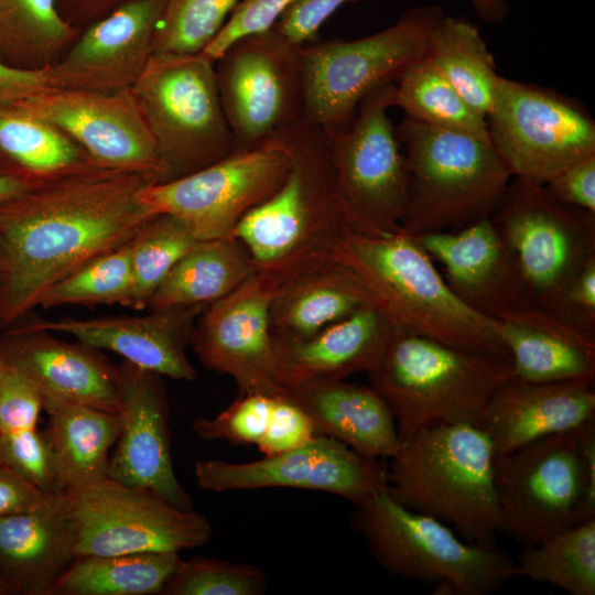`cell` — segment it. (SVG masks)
<instances>
[{
    "label": "cell",
    "mask_w": 595,
    "mask_h": 595,
    "mask_svg": "<svg viewBox=\"0 0 595 595\" xmlns=\"http://www.w3.org/2000/svg\"><path fill=\"white\" fill-rule=\"evenodd\" d=\"M140 174L96 164L0 203V332L23 321L57 282L130 242L155 216Z\"/></svg>",
    "instance_id": "1"
},
{
    "label": "cell",
    "mask_w": 595,
    "mask_h": 595,
    "mask_svg": "<svg viewBox=\"0 0 595 595\" xmlns=\"http://www.w3.org/2000/svg\"><path fill=\"white\" fill-rule=\"evenodd\" d=\"M271 139L289 160L281 185L251 208L232 237L249 252L257 272L278 285L326 261L350 230L335 190L324 131L304 115Z\"/></svg>",
    "instance_id": "2"
},
{
    "label": "cell",
    "mask_w": 595,
    "mask_h": 595,
    "mask_svg": "<svg viewBox=\"0 0 595 595\" xmlns=\"http://www.w3.org/2000/svg\"><path fill=\"white\" fill-rule=\"evenodd\" d=\"M333 258L359 278L398 331L509 358L497 321L455 294L416 238L401 231L380 237L349 231Z\"/></svg>",
    "instance_id": "3"
},
{
    "label": "cell",
    "mask_w": 595,
    "mask_h": 595,
    "mask_svg": "<svg viewBox=\"0 0 595 595\" xmlns=\"http://www.w3.org/2000/svg\"><path fill=\"white\" fill-rule=\"evenodd\" d=\"M495 452L469 423L434 424L400 441L386 466V490L403 507L450 526L462 539L497 547L501 522Z\"/></svg>",
    "instance_id": "4"
},
{
    "label": "cell",
    "mask_w": 595,
    "mask_h": 595,
    "mask_svg": "<svg viewBox=\"0 0 595 595\" xmlns=\"http://www.w3.org/2000/svg\"><path fill=\"white\" fill-rule=\"evenodd\" d=\"M396 132L408 175L401 232L455 231L493 216L513 174L490 140L405 116Z\"/></svg>",
    "instance_id": "5"
},
{
    "label": "cell",
    "mask_w": 595,
    "mask_h": 595,
    "mask_svg": "<svg viewBox=\"0 0 595 595\" xmlns=\"http://www.w3.org/2000/svg\"><path fill=\"white\" fill-rule=\"evenodd\" d=\"M367 375L390 409L400 441L429 425H477L490 398L515 377L508 357L398 329L380 365Z\"/></svg>",
    "instance_id": "6"
},
{
    "label": "cell",
    "mask_w": 595,
    "mask_h": 595,
    "mask_svg": "<svg viewBox=\"0 0 595 595\" xmlns=\"http://www.w3.org/2000/svg\"><path fill=\"white\" fill-rule=\"evenodd\" d=\"M350 522L388 573L433 584L439 595H488L519 576L516 560L498 547L462 539L444 522L410 510L387 493L355 506Z\"/></svg>",
    "instance_id": "7"
},
{
    "label": "cell",
    "mask_w": 595,
    "mask_h": 595,
    "mask_svg": "<svg viewBox=\"0 0 595 595\" xmlns=\"http://www.w3.org/2000/svg\"><path fill=\"white\" fill-rule=\"evenodd\" d=\"M505 533L522 547L595 518V422L495 459Z\"/></svg>",
    "instance_id": "8"
},
{
    "label": "cell",
    "mask_w": 595,
    "mask_h": 595,
    "mask_svg": "<svg viewBox=\"0 0 595 595\" xmlns=\"http://www.w3.org/2000/svg\"><path fill=\"white\" fill-rule=\"evenodd\" d=\"M443 14L439 6H420L371 35L300 46L303 115L324 131L348 126L369 93L396 84L426 55L431 31Z\"/></svg>",
    "instance_id": "9"
},
{
    "label": "cell",
    "mask_w": 595,
    "mask_h": 595,
    "mask_svg": "<svg viewBox=\"0 0 595 595\" xmlns=\"http://www.w3.org/2000/svg\"><path fill=\"white\" fill-rule=\"evenodd\" d=\"M131 91L166 169V181L237 151L219 98L215 62L202 53L152 54Z\"/></svg>",
    "instance_id": "10"
},
{
    "label": "cell",
    "mask_w": 595,
    "mask_h": 595,
    "mask_svg": "<svg viewBox=\"0 0 595 595\" xmlns=\"http://www.w3.org/2000/svg\"><path fill=\"white\" fill-rule=\"evenodd\" d=\"M394 83L369 93L348 126L324 131L335 190L350 232L380 237L400 231L408 199L404 154L388 116Z\"/></svg>",
    "instance_id": "11"
},
{
    "label": "cell",
    "mask_w": 595,
    "mask_h": 595,
    "mask_svg": "<svg viewBox=\"0 0 595 595\" xmlns=\"http://www.w3.org/2000/svg\"><path fill=\"white\" fill-rule=\"evenodd\" d=\"M491 218L531 303L563 317L569 285L595 256V213L559 202L545 184L513 176Z\"/></svg>",
    "instance_id": "12"
},
{
    "label": "cell",
    "mask_w": 595,
    "mask_h": 595,
    "mask_svg": "<svg viewBox=\"0 0 595 595\" xmlns=\"http://www.w3.org/2000/svg\"><path fill=\"white\" fill-rule=\"evenodd\" d=\"M489 139L513 176L545 184L595 154V121L574 97L500 76L490 112Z\"/></svg>",
    "instance_id": "13"
},
{
    "label": "cell",
    "mask_w": 595,
    "mask_h": 595,
    "mask_svg": "<svg viewBox=\"0 0 595 595\" xmlns=\"http://www.w3.org/2000/svg\"><path fill=\"white\" fill-rule=\"evenodd\" d=\"M77 524L76 555L181 552L206 544L208 519L110 477L66 493Z\"/></svg>",
    "instance_id": "14"
},
{
    "label": "cell",
    "mask_w": 595,
    "mask_h": 595,
    "mask_svg": "<svg viewBox=\"0 0 595 595\" xmlns=\"http://www.w3.org/2000/svg\"><path fill=\"white\" fill-rule=\"evenodd\" d=\"M299 47L270 29L237 40L215 61L219 98L237 151L261 145L303 115Z\"/></svg>",
    "instance_id": "15"
},
{
    "label": "cell",
    "mask_w": 595,
    "mask_h": 595,
    "mask_svg": "<svg viewBox=\"0 0 595 595\" xmlns=\"http://www.w3.org/2000/svg\"><path fill=\"white\" fill-rule=\"evenodd\" d=\"M289 160L273 139L187 175L147 185L142 202L155 215L181 219L197 240L232 237L239 220L283 182Z\"/></svg>",
    "instance_id": "16"
},
{
    "label": "cell",
    "mask_w": 595,
    "mask_h": 595,
    "mask_svg": "<svg viewBox=\"0 0 595 595\" xmlns=\"http://www.w3.org/2000/svg\"><path fill=\"white\" fill-rule=\"evenodd\" d=\"M13 107L62 130L100 167L137 173L152 184L167 180L131 88L112 93L55 88Z\"/></svg>",
    "instance_id": "17"
},
{
    "label": "cell",
    "mask_w": 595,
    "mask_h": 595,
    "mask_svg": "<svg viewBox=\"0 0 595 595\" xmlns=\"http://www.w3.org/2000/svg\"><path fill=\"white\" fill-rule=\"evenodd\" d=\"M194 475L197 486L208 491L285 487L329 493L354 506L386 488V466L380 459L364 456L323 434L252 462L197 461Z\"/></svg>",
    "instance_id": "18"
},
{
    "label": "cell",
    "mask_w": 595,
    "mask_h": 595,
    "mask_svg": "<svg viewBox=\"0 0 595 595\" xmlns=\"http://www.w3.org/2000/svg\"><path fill=\"white\" fill-rule=\"evenodd\" d=\"M278 284L255 272L198 315L191 346L208 369L227 375L240 394L282 396L273 358L270 304Z\"/></svg>",
    "instance_id": "19"
},
{
    "label": "cell",
    "mask_w": 595,
    "mask_h": 595,
    "mask_svg": "<svg viewBox=\"0 0 595 595\" xmlns=\"http://www.w3.org/2000/svg\"><path fill=\"white\" fill-rule=\"evenodd\" d=\"M119 368L121 429L107 476L155 494L181 509H194L173 468L170 411L162 376L128 361Z\"/></svg>",
    "instance_id": "20"
},
{
    "label": "cell",
    "mask_w": 595,
    "mask_h": 595,
    "mask_svg": "<svg viewBox=\"0 0 595 595\" xmlns=\"http://www.w3.org/2000/svg\"><path fill=\"white\" fill-rule=\"evenodd\" d=\"M163 0H127L80 31L50 65L56 88L112 93L130 89L153 54Z\"/></svg>",
    "instance_id": "21"
},
{
    "label": "cell",
    "mask_w": 595,
    "mask_h": 595,
    "mask_svg": "<svg viewBox=\"0 0 595 595\" xmlns=\"http://www.w3.org/2000/svg\"><path fill=\"white\" fill-rule=\"evenodd\" d=\"M206 304L153 309L140 316L60 318L19 322L35 331L63 333L96 349L116 353L141 369L175 380L192 381L196 371L186 348Z\"/></svg>",
    "instance_id": "22"
},
{
    "label": "cell",
    "mask_w": 595,
    "mask_h": 595,
    "mask_svg": "<svg viewBox=\"0 0 595 595\" xmlns=\"http://www.w3.org/2000/svg\"><path fill=\"white\" fill-rule=\"evenodd\" d=\"M444 269L455 294L491 318L532 304L513 253L491 216L455 231L414 237Z\"/></svg>",
    "instance_id": "23"
},
{
    "label": "cell",
    "mask_w": 595,
    "mask_h": 595,
    "mask_svg": "<svg viewBox=\"0 0 595 595\" xmlns=\"http://www.w3.org/2000/svg\"><path fill=\"white\" fill-rule=\"evenodd\" d=\"M0 351L24 371L43 396L119 412L120 368L99 349L15 324L1 332Z\"/></svg>",
    "instance_id": "24"
},
{
    "label": "cell",
    "mask_w": 595,
    "mask_h": 595,
    "mask_svg": "<svg viewBox=\"0 0 595 595\" xmlns=\"http://www.w3.org/2000/svg\"><path fill=\"white\" fill-rule=\"evenodd\" d=\"M594 382H531L512 377L490 398L477 426L489 437L496 457L576 431L595 422Z\"/></svg>",
    "instance_id": "25"
},
{
    "label": "cell",
    "mask_w": 595,
    "mask_h": 595,
    "mask_svg": "<svg viewBox=\"0 0 595 595\" xmlns=\"http://www.w3.org/2000/svg\"><path fill=\"white\" fill-rule=\"evenodd\" d=\"M396 331L375 304H367L309 338H272L277 380L285 390L311 380L369 374Z\"/></svg>",
    "instance_id": "26"
},
{
    "label": "cell",
    "mask_w": 595,
    "mask_h": 595,
    "mask_svg": "<svg viewBox=\"0 0 595 595\" xmlns=\"http://www.w3.org/2000/svg\"><path fill=\"white\" fill-rule=\"evenodd\" d=\"M77 524L66 493L0 517V577L14 595H48L76 559Z\"/></svg>",
    "instance_id": "27"
},
{
    "label": "cell",
    "mask_w": 595,
    "mask_h": 595,
    "mask_svg": "<svg viewBox=\"0 0 595 595\" xmlns=\"http://www.w3.org/2000/svg\"><path fill=\"white\" fill-rule=\"evenodd\" d=\"M495 320L515 377L531 382L595 381V335L534 304Z\"/></svg>",
    "instance_id": "28"
},
{
    "label": "cell",
    "mask_w": 595,
    "mask_h": 595,
    "mask_svg": "<svg viewBox=\"0 0 595 595\" xmlns=\"http://www.w3.org/2000/svg\"><path fill=\"white\" fill-rule=\"evenodd\" d=\"M312 421L317 434L336 439L359 454L390 458L400 445L394 418L370 387L346 379H317L283 393Z\"/></svg>",
    "instance_id": "29"
},
{
    "label": "cell",
    "mask_w": 595,
    "mask_h": 595,
    "mask_svg": "<svg viewBox=\"0 0 595 595\" xmlns=\"http://www.w3.org/2000/svg\"><path fill=\"white\" fill-rule=\"evenodd\" d=\"M367 304L374 302L359 278L326 261L278 285L270 304L272 338H309Z\"/></svg>",
    "instance_id": "30"
},
{
    "label": "cell",
    "mask_w": 595,
    "mask_h": 595,
    "mask_svg": "<svg viewBox=\"0 0 595 595\" xmlns=\"http://www.w3.org/2000/svg\"><path fill=\"white\" fill-rule=\"evenodd\" d=\"M43 399L60 491H74L107 477L109 451L121 429L119 414L50 396Z\"/></svg>",
    "instance_id": "31"
},
{
    "label": "cell",
    "mask_w": 595,
    "mask_h": 595,
    "mask_svg": "<svg viewBox=\"0 0 595 595\" xmlns=\"http://www.w3.org/2000/svg\"><path fill=\"white\" fill-rule=\"evenodd\" d=\"M256 272L253 261L235 237L197 240L173 266L149 307L210 304Z\"/></svg>",
    "instance_id": "32"
},
{
    "label": "cell",
    "mask_w": 595,
    "mask_h": 595,
    "mask_svg": "<svg viewBox=\"0 0 595 595\" xmlns=\"http://www.w3.org/2000/svg\"><path fill=\"white\" fill-rule=\"evenodd\" d=\"M426 55L466 104L486 118L500 76L479 29L444 13L431 31Z\"/></svg>",
    "instance_id": "33"
},
{
    "label": "cell",
    "mask_w": 595,
    "mask_h": 595,
    "mask_svg": "<svg viewBox=\"0 0 595 595\" xmlns=\"http://www.w3.org/2000/svg\"><path fill=\"white\" fill-rule=\"evenodd\" d=\"M180 561V552L76 556L48 595L161 594Z\"/></svg>",
    "instance_id": "34"
},
{
    "label": "cell",
    "mask_w": 595,
    "mask_h": 595,
    "mask_svg": "<svg viewBox=\"0 0 595 595\" xmlns=\"http://www.w3.org/2000/svg\"><path fill=\"white\" fill-rule=\"evenodd\" d=\"M0 149L37 181L95 164L62 130L15 107L0 109Z\"/></svg>",
    "instance_id": "35"
},
{
    "label": "cell",
    "mask_w": 595,
    "mask_h": 595,
    "mask_svg": "<svg viewBox=\"0 0 595 595\" xmlns=\"http://www.w3.org/2000/svg\"><path fill=\"white\" fill-rule=\"evenodd\" d=\"M394 106L422 123L490 140L486 118L466 104L428 55L397 80Z\"/></svg>",
    "instance_id": "36"
},
{
    "label": "cell",
    "mask_w": 595,
    "mask_h": 595,
    "mask_svg": "<svg viewBox=\"0 0 595 595\" xmlns=\"http://www.w3.org/2000/svg\"><path fill=\"white\" fill-rule=\"evenodd\" d=\"M519 575L572 595L595 594V518L522 547Z\"/></svg>",
    "instance_id": "37"
},
{
    "label": "cell",
    "mask_w": 595,
    "mask_h": 595,
    "mask_svg": "<svg viewBox=\"0 0 595 595\" xmlns=\"http://www.w3.org/2000/svg\"><path fill=\"white\" fill-rule=\"evenodd\" d=\"M197 241L181 219L151 218L130 241L131 286L125 306L143 311L178 259Z\"/></svg>",
    "instance_id": "38"
},
{
    "label": "cell",
    "mask_w": 595,
    "mask_h": 595,
    "mask_svg": "<svg viewBox=\"0 0 595 595\" xmlns=\"http://www.w3.org/2000/svg\"><path fill=\"white\" fill-rule=\"evenodd\" d=\"M130 286L131 248L128 242L89 261L54 284L44 294L39 306L43 309L71 304L125 306Z\"/></svg>",
    "instance_id": "39"
},
{
    "label": "cell",
    "mask_w": 595,
    "mask_h": 595,
    "mask_svg": "<svg viewBox=\"0 0 595 595\" xmlns=\"http://www.w3.org/2000/svg\"><path fill=\"white\" fill-rule=\"evenodd\" d=\"M240 0H163L153 54H197L212 42Z\"/></svg>",
    "instance_id": "40"
},
{
    "label": "cell",
    "mask_w": 595,
    "mask_h": 595,
    "mask_svg": "<svg viewBox=\"0 0 595 595\" xmlns=\"http://www.w3.org/2000/svg\"><path fill=\"white\" fill-rule=\"evenodd\" d=\"M0 28L19 36L41 67L53 64V57L80 33L61 14L56 0H0Z\"/></svg>",
    "instance_id": "41"
},
{
    "label": "cell",
    "mask_w": 595,
    "mask_h": 595,
    "mask_svg": "<svg viewBox=\"0 0 595 595\" xmlns=\"http://www.w3.org/2000/svg\"><path fill=\"white\" fill-rule=\"evenodd\" d=\"M263 571L255 565L195 556L180 561L162 595H261Z\"/></svg>",
    "instance_id": "42"
},
{
    "label": "cell",
    "mask_w": 595,
    "mask_h": 595,
    "mask_svg": "<svg viewBox=\"0 0 595 595\" xmlns=\"http://www.w3.org/2000/svg\"><path fill=\"white\" fill-rule=\"evenodd\" d=\"M273 399L260 393L240 394L216 416L194 420L192 429L203 440L257 445L267 430Z\"/></svg>",
    "instance_id": "43"
},
{
    "label": "cell",
    "mask_w": 595,
    "mask_h": 595,
    "mask_svg": "<svg viewBox=\"0 0 595 595\" xmlns=\"http://www.w3.org/2000/svg\"><path fill=\"white\" fill-rule=\"evenodd\" d=\"M0 464L45 494L61 493L45 431L0 433Z\"/></svg>",
    "instance_id": "44"
},
{
    "label": "cell",
    "mask_w": 595,
    "mask_h": 595,
    "mask_svg": "<svg viewBox=\"0 0 595 595\" xmlns=\"http://www.w3.org/2000/svg\"><path fill=\"white\" fill-rule=\"evenodd\" d=\"M43 405L39 388L0 351V433L35 429Z\"/></svg>",
    "instance_id": "45"
},
{
    "label": "cell",
    "mask_w": 595,
    "mask_h": 595,
    "mask_svg": "<svg viewBox=\"0 0 595 595\" xmlns=\"http://www.w3.org/2000/svg\"><path fill=\"white\" fill-rule=\"evenodd\" d=\"M295 0H240L212 42L202 52L217 61L237 40L270 30Z\"/></svg>",
    "instance_id": "46"
},
{
    "label": "cell",
    "mask_w": 595,
    "mask_h": 595,
    "mask_svg": "<svg viewBox=\"0 0 595 595\" xmlns=\"http://www.w3.org/2000/svg\"><path fill=\"white\" fill-rule=\"evenodd\" d=\"M316 434L306 413L282 394L273 399L267 430L257 446L263 456L275 455L305 444Z\"/></svg>",
    "instance_id": "47"
},
{
    "label": "cell",
    "mask_w": 595,
    "mask_h": 595,
    "mask_svg": "<svg viewBox=\"0 0 595 595\" xmlns=\"http://www.w3.org/2000/svg\"><path fill=\"white\" fill-rule=\"evenodd\" d=\"M355 0H295L273 24V30L294 46L314 43L320 28L342 6Z\"/></svg>",
    "instance_id": "48"
},
{
    "label": "cell",
    "mask_w": 595,
    "mask_h": 595,
    "mask_svg": "<svg viewBox=\"0 0 595 595\" xmlns=\"http://www.w3.org/2000/svg\"><path fill=\"white\" fill-rule=\"evenodd\" d=\"M545 186L559 202L595 213V154L567 166Z\"/></svg>",
    "instance_id": "49"
},
{
    "label": "cell",
    "mask_w": 595,
    "mask_h": 595,
    "mask_svg": "<svg viewBox=\"0 0 595 595\" xmlns=\"http://www.w3.org/2000/svg\"><path fill=\"white\" fill-rule=\"evenodd\" d=\"M563 317L595 335V256L589 258L569 285Z\"/></svg>",
    "instance_id": "50"
},
{
    "label": "cell",
    "mask_w": 595,
    "mask_h": 595,
    "mask_svg": "<svg viewBox=\"0 0 595 595\" xmlns=\"http://www.w3.org/2000/svg\"><path fill=\"white\" fill-rule=\"evenodd\" d=\"M55 88L50 65L39 68H17L0 62V99L13 100L14 104Z\"/></svg>",
    "instance_id": "51"
},
{
    "label": "cell",
    "mask_w": 595,
    "mask_h": 595,
    "mask_svg": "<svg viewBox=\"0 0 595 595\" xmlns=\"http://www.w3.org/2000/svg\"><path fill=\"white\" fill-rule=\"evenodd\" d=\"M46 495L0 464V517L31 511Z\"/></svg>",
    "instance_id": "52"
},
{
    "label": "cell",
    "mask_w": 595,
    "mask_h": 595,
    "mask_svg": "<svg viewBox=\"0 0 595 595\" xmlns=\"http://www.w3.org/2000/svg\"><path fill=\"white\" fill-rule=\"evenodd\" d=\"M127 0H56L61 14L74 26L82 29L109 13Z\"/></svg>",
    "instance_id": "53"
},
{
    "label": "cell",
    "mask_w": 595,
    "mask_h": 595,
    "mask_svg": "<svg viewBox=\"0 0 595 595\" xmlns=\"http://www.w3.org/2000/svg\"><path fill=\"white\" fill-rule=\"evenodd\" d=\"M41 182L43 181L33 180L19 173L0 172V203L24 193Z\"/></svg>",
    "instance_id": "54"
},
{
    "label": "cell",
    "mask_w": 595,
    "mask_h": 595,
    "mask_svg": "<svg viewBox=\"0 0 595 595\" xmlns=\"http://www.w3.org/2000/svg\"><path fill=\"white\" fill-rule=\"evenodd\" d=\"M475 13L490 24L502 23L509 14L507 0H470Z\"/></svg>",
    "instance_id": "55"
},
{
    "label": "cell",
    "mask_w": 595,
    "mask_h": 595,
    "mask_svg": "<svg viewBox=\"0 0 595 595\" xmlns=\"http://www.w3.org/2000/svg\"><path fill=\"white\" fill-rule=\"evenodd\" d=\"M0 595H10V591L1 577H0Z\"/></svg>",
    "instance_id": "56"
},
{
    "label": "cell",
    "mask_w": 595,
    "mask_h": 595,
    "mask_svg": "<svg viewBox=\"0 0 595 595\" xmlns=\"http://www.w3.org/2000/svg\"><path fill=\"white\" fill-rule=\"evenodd\" d=\"M2 267H3V260H2V253H1V250H0V273L2 271Z\"/></svg>",
    "instance_id": "57"
}]
</instances>
